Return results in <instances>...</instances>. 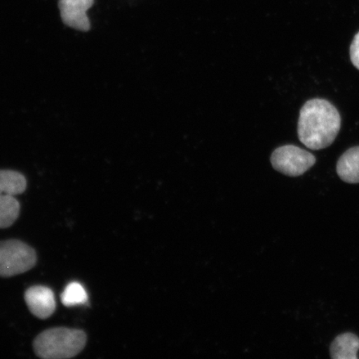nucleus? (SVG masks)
I'll use <instances>...</instances> for the list:
<instances>
[{
    "instance_id": "nucleus-1",
    "label": "nucleus",
    "mask_w": 359,
    "mask_h": 359,
    "mask_svg": "<svg viewBox=\"0 0 359 359\" xmlns=\"http://www.w3.org/2000/svg\"><path fill=\"white\" fill-rule=\"evenodd\" d=\"M341 127V116L331 102L314 98L304 103L300 110L298 136L311 150H321L335 140Z\"/></svg>"
},
{
    "instance_id": "nucleus-2",
    "label": "nucleus",
    "mask_w": 359,
    "mask_h": 359,
    "mask_svg": "<svg viewBox=\"0 0 359 359\" xmlns=\"http://www.w3.org/2000/svg\"><path fill=\"white\" fill-rule=\"evenodd\" d=\"M87 344L83 330L52 327L36 337L33 347L36 355L44 359H66L77 356Z\"/></svg>"
},
{
    "instance_id": "nucleus-3",
    "label": "nucleus",
    "mask_w": 359,
    "mask_h": 359,
    "mask_svg": "<svg viewBox=\"0 0 359 359\" xmlns=\"http://www.w3.org/2000/svg\"><path fill=\"white\" fill-rule=\"evenodd\" d=\"M27 185L24 174L0 169V229L11 227L19 218L21 208L15 196L22 194Z\"/></svg>"
},
{
    "instance_id": "nucleus-4",
    "label": "nucleus",
    "mask_w": 359,
    "mask_h": 359,
    "mask_svg": "<svg viewBox=\"0 0 359 359\" xmlns=\"http://www.w3.org/2000/svg\"><path fill=\"white\" fill-rule=\"evenodd\" d=\"M37 254L29 245L19 240L0 241V277L21 275L37 264Z\"/></svg>"
},
{
    "instance_id": "nucleus-5",
    "label": "nucleus",
    "mask_w": 359,
    "mask_h": 359,
    "mask_svg": "<svg viewBox=\"0 0 359 359\" xmlns=\"http://www.w3.org/2000/svg\"><path fill=\"white\" fill-rule=\"evenodd\" d=\"M273 168L289 177L302 176L316 163L311 152L294 145L278 147L271 157Z\"/></svg>"
},
{
    "instance_id": "nucleus-6",
    "label": "nucleus",
    "mask_w": 359,
    "mask_h": 359,
    "mask_svg": "<svg viewBox=\"0 0 359 359\" xmlns=\"http://www.w3.org/2000/svg\"><path fill=\"white\" fill-rule=\"evenodd\" d=\"M93 4L94 0H60L58 8L62 22L72 29L88 32L91 29V22L88 11Z\"/></svg>"
},
{
    "instance_id": "nucleus-7",
    "label": "nucleus",
    "mask_w": 359,
    "mask_h": 359,
    "mask_svg": "<svg viewBox=\"0 0 359 359\" xmlns=\"http://www.w3.org/2000/svg\"><path fill=\"white\" fill-rule=\"evenodd\" d=\"M25 300L31 313L40 320H47L56 309L55 294L46 286L30 287L25 291Z\"/></svg>"
},
{
    "instance_id": "nucleus-8",
    "label": "nucleus",
    "mask_w": 359,
    "mask_h": 359,
    "mask_svg": "<svg viewBox=\"0 0 359 359\" xmlns=\"http://www.w3.org/2000/svg\"><path fill=\"white\" fill-rule=\"evenodd\" d=\"M337 173L344 182L359 183V147L350 148L337 163Z\"/></svg>"
},
{
    "instance_id": "nucleus-9",
    "label": "nucleus",
    "mask_w": 359,
    "mask_h": 359,
    "mask_svg": "<svg viewBox=\"0 0 359 359\" xmlns=\"http://www.w3.org/2000/svg\"><path fill=\"white\" fill-rule=\"evenodd\" d=\"M359 350V338L355 334H340L332 343L330 356L334 359H357Z\"/></svg>"
},
{
    "instance_id": "nucleus-10",
    "label": "nucleus",
    "mask_w": 359,
    "mask_h": 359,
    "mask_svg": "<svg viewBox=\"0 0 359 359\" xmlns=\"http://www.w3.org/2000/svg\"><path fill=\"white\" fill-rule=\"evenodd\" d=\"M88 299L86 290L79 282L70 283L61 294V302L66 307L85 304L88 302Z\"/></svg>"
},
{
    "instance_id": "nucleus-11",
    "label": "nucleus",
    "mask_w": 359,
    "mask_h": 359,
    "mask_svg": "<svg viewBox=\"0 0 359 359\" xmlns=\"http://www.w3.org/2000/svg\"><path fill=\"white\" fill-rule=\"evenodd\" d=\"M350 57L353 65L359 70V32L354 36L351 47H350Z\"/></svg>"
}]
</instances>
